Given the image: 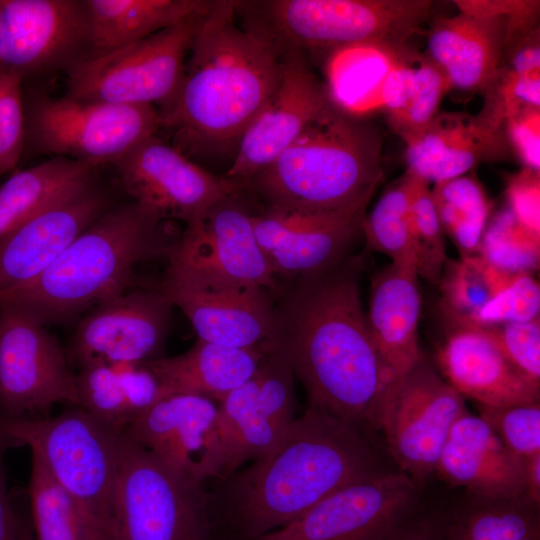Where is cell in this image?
<instances>
[{
  "instance_id": "cell-1",
  "label": "cell",
  "mask_w": 540,
  "mask_h": 540,
  "mask_svg": "<svg viewBox=\"0 0 540 540\" xmlns=\"http://www.w3.org/2000/svg\"><path fill=\"white\" fill-rule=\"evenodd\" d=\"M290 280L276 295L267 343L289 362L310 406L379 431L382 379L363 310L358 262Z\"/></svg>"
},
{
  "instance_id": "cell-2",
  "label": "cell",
  "mask_w": 540,
  "mask_h": 540,
  "mask_svg": "<svg viewBox=\"0 0 540 540\" xmlns=\"http://www.w3.org/2000/svg\"><path fill=\"white\" fill-rule=\"evenodd\" d=\"M279 78L280 55L238 26L234 1H215L193 41L177 89L157 108L159 132H166L172 140L168 142L190 159L234 156Z\"/></svg>"
},
{
  "instance_id": "cell-3",
  "label": "cell",
  "mask_w": 540,
  "mask_h": 540,
  "mask_svg": "<svg viewBox=\"0 0 540 540\" xmlns=\"http://www.w3.org/2000/svg\"><path fill=\"white\" fill-rule=\"evenodd\" d=\"M381 471L366 432L309 405L275 448L225 478L221 496L240 533L254 540Z\"/></svg>"
},
{
  "instance_id": "cell-4",
  "label": "cell",
  "mask_w": 540,
  "mask_h": 540,
  "mask_svg": "<svg viewBox=\"0 0 540 540\" xmlns=\"http://www.w3.org/2000/svg\"><path fill=\"white\" fill-rule=\"evenodd\" d=\"M383 141L368 119L330 103L268 167L248 181L264 208L310 214L366 212L383 169Z\"/></svg>"
},
{
  "instance_id": "cell-5",
  "label": "cell",
  "mask_w": 540,
  "mask_h": 540,
  "mask_svg": "<svg viewBox=\"0 0 540 540\" xmlns=\"http://www.w3.org/2000/svg\"><path fill=\"white\" fill-rule=\"evenodd\" d=\"M164 222L132 202L103 213L38 277L0 294L44 325L127 290L142 261L168 255Z\"/></svg>"
},
{
  "instance_id": "cell-6",
  "label": "cell",
  "mask_w": 540,
  "mask_h": 540,
  "mask_svg": "<svg viewBox=\"0 0 540 540\" xmlns=\"http://www.w3.org/2000/svg\"><path fill=\"white\" fill-rule=\"evenodd\" d=\"M430 0L234 1L242 27L279 55L360 43L409 44L432 19Z\"/></svg>"
},
{
  "instance_id": "cell-7",
  "label": "cell",
  "mask_w": 540,
  "mask_h": 540,
  "mask_svg": "<svg viewBox=\"0 0 540 540\" xmlns=\"http://www.w3.org/2000/svg\"><path fill=\"white\" fill-rule=\"evenodd\" d=\"M0 435L30 447L78 506L98 540H115L113 505L121 432L73 406L56 416H0Z\"/></svg>"
},
{
  "instance_id": "cell-8",
  "label": "cell",
  "mask_w": 540,
  "mask_h": 540,
  "mask_svg": "<svg viewBox=\"0 0 540 540\" xmlns=\"http://www.w3.org/2000/svg\"><path fill=\"white\" fill-rule=\"evenodd\" d=\"M210 504L204 484L179 474L123 434L114 491L115 540H209Z\"/></svg>"
},
{
  "instance_id": "cell-9",
  "label": "cell",
  "mask_w": 540,
  "mask_h": 540,
  "mask_svg": "<svg viewBox=\"0 0 540 540\" xmlns=\"http://www.w3.org/2000/svg\"><path fill=\"white\" fill-rule=\"evenodd\" d=\"M208 12L76 62L67 70L65 95L86 102L161 106L177 89L193 41Z\"/></svg>"
},
{
  "instance_id": "cell-10",
  "label": "cell",
  "mask_w": 540,
  "mask_h": 540,
  "mask_svg": "<svg viewBox=\"0 0 540 540\" xmlns=\"http://www.w3.org/2000/svg\"><path fill=\"white\" fill-rule=\"evenodd\" d=\"M159 132L152 105L86 102L64 95L36 96L25 116V136L39 152L92 167L115 164Z\"/></svg>"
},
{
  "instance_id": "cell-11",
  "label": "cell",
  "mask_w": 540,
  "mask_h": 540,
  "mask_svg": "<svg viewBox=\"0 0 540 540\" xmlns=\"http://www.w3.org/2000/svg\"><path fill=\"white\" fill-rule=\"evenodd\" d=\"M78 405L76 374L58 341L24 310L0 303V416L36 417Z\"/></svg>"
},
{
  "instance_id": "cell-12",
  "label": "cell",
  "mask_w": 540,
  "mask_h": 540,
  "mask_svg": "<svg viewBox=\"0 0 540 540\" xmlns=\"http://www.w3.org/2000/svg\"><path fill=\"white\" fill-rule=\"evenodd\" d=\"M467 412L464 398L421 356L380 419L398 470L420 487L436 473L453 425Z\"/></svg>"
},
{
  "instance_id": "cell-13",
  "label": "cell",
  "mask_w": 540,
  "mask_h": 540,
  "mask_svg": "<svg viewBox=\"0 0 540 540\" xmlns=\"http://www.w3.org/2000/svg\"><path fill=\"white\" fill-rule=\"evenodd\" d=\"M418 495L419 487L406 474L383 470L254 540H383L415 515Z\"/></svg>"
},
{
  "instance_id": "cell-14",
  "label": "cell",
  "mask_w": 540,
  "mask_h": 540,
  "mask_svg": "<svg viewBox=\"0 0 540 540\" xmlns=\"http://www.w3.org/2000/svg\"><path fill=\"white\" fill-rule=\"evenodd\" d=\"M114 166L133 202L162 221L187 225L218 201L241 195L235 184L204 170L158 134L136 145Z\"/></svg>"
},
{
  "instance_id": "cell-15",
  "label": "cell",
  "mask_w": 540,
  "mask_h": 540,
  "mask_svg": "<svg viewBox=\"0 0 540 540\" xmlns=\"http://www.w3.org/2000/svg\"><path fill=\"white\" fill-rule=\"evenodd\" d=\"M122 433L190 480L204 484L210 478L226 476L218 405L210 398L166 394Z\"/></svg>"
},
{
  "instance_id": "cell-16",
  "label": "cell",
  "mask_w": 540,
  "mask_h": 540,
  "mask_svg": "<svg viewBox=\"0 0 540 540\" xmlns=\"http://www.w3.org/2000/svg\"><path fill=\"white\" fill-rule=\"evenodd\" d=\"M158 289L184 313L198 339L252 348L264 344L272 334L276 296L265 289L171 265Z\"/></svg>"
},
{
  "instance_id": "cell-17",
  "label": "cell",
  "mask_w": 540,
  "mask_h": 540,
  "mask_svg": "<svg viewBox=\"0 0 540 540\" xmlns=\"http://www.w3.org/2000/svg\"><path fill=\"white\" fill-rule=\"evenodd\" d=\"M241 196L218 201L187 224L168 252V265L265 289L276 296L282 285L258 244L252 211Z\"/></svg>"
},
{
  "instance_id": "cell-18",
  "label": "cell",
  "mask_w": 540,
  "mask_h": 540,
  "mask_svg": "<svg viewBox=\"0 0 540 540\" xmlns=\"http://www.w3.org/2000/svg\"><path fill=\"white\" fill-rule=\"evenodd\" d=\"M294 401V373L275 350L265 354L247 381L217 401L227 455L225 478L279 444L295 420Z\"/></svg>"
},
{
  "instance_id": "cell-19",
  "label": "cell",
  "mask_w": 540,
  "mask_h": 540,
  "mask_svg": "<svg viewBox=\"0 0 540 540\" xmlns=\"http://www.w3.org/2000/svg\"><path fill=\"white\" fill-rule=\"evenodd\" d=\"M323 82L300 51L280 54L278 85L244 132L223 177L242 187L268 167L330 104Z\"/></svg>"
},
{
  "instance_id": "cell-20",
  "label": "cell",
  "mask_w": 540,
  "mask_h": 540,
  "mask_svg": "<svg viewBox=\"0 0 540 540\" xmlns=\"http://www.w3.org/2000/svg\"><path fill=\"white\" fill-rule=\"evenodd\" d=\"M86 1L0 0V64L18 71L68 70L89 54Z\"/></svg>"
},
{
  "instance_id": "cell-21",
  "label": "cell",
  "mask_w": 540,
  "mask_h": 540,
  "mask_svg": "<svg viewBox=\"0 0 540 540\" xmlns=\"http://www.w3.org/2000/svg\"><path fill=\"white\" fill-rule=\"evenodd\" d=\"M173 306L156 290L123 291L90 308L72 341L80 367L141 364L158 358Z\"/></svg>"
},
{
  "instance_id": "cell-22",
  "label": "cell",
  "mask_w": 540,
  "mask_h": 540,
  "mask_svg": "<svg viewBox=\"0 0 540 540\" xmlns=\"http://www.w3.org/2000/svg\"><path fill=\"white\" fill-rule=\"evenodd\" d=\"M366 212L310 214L263 208L252 212L258 244L279 281L328 269L342 260L361 234Z\"/></svg>"
},
{
  "instance_id": "cell-23",
  "label": "cell",
  "mask_w": 540,
  "mask_h": 540,
  "mask_svg": "<svg viewBox=\"0 0 540 540\" xmlns=\"http://www.w3.org/2000/svg\"><path fill=\"white\" fill-rule=\"evenodd\" d=\"M401 139L406 171L431 185L514 156L505 126L466 112H439L425 127Z\"/></svg>"
},
{
  "instance_id": "cell-24",
  "label": "cell",
  "mask_w": 540,
  "mask_h": 540,
  "mask_svg": "<svg viewBox=\"0 0 540 540\" xmlns=\"http://www.w3.org/2000/svg\"><path fill=\"white\" fill-rule=\"evenodd\" d=\"M417 278L413 267L391 263L372 279L366 316L381 370L380 419L422 356L418 345L421 298Z\"/></svg>"
},
{
  "instance_id": "cell-25",
  "label": "cell",
  "mask_w": 540,
  "mask_h": 540,
  "mask_svg": "<svg viewBox=\"0 0 540 540\" xmlns=\"http://www.w3.org/2000/svg\"><path fill=\"white\" fill-rule=\"evenodd\" d=\"M105 208L106 197L91 184L43 209L3 238L0 294L38 277Z\"/></svg>"
},
{
  "instance_id": "cell-26",
  "label": "cell",
  "mask_w": 540,
  "mask_h": 540,
  "mask_svg": "<svg viewBox=\"0 0 540 540\" xmlns=\"http://www.w3.org/2000/svg\"><path fill=\"white\" fill-rule=\"evenodd\" d=\"M437 353L443 378L478 406L540 402V385L526 379L505 357L488 331L453 322Z\"/></svg>"
},
{
  "instance_id": "cell-27",
  "label": "cell",
  "mask_w": 540,
  "mask_h": 540,
  "mask_svg": "<svg viewBox=\"0 0 540 540\" xmlns=\"http://www.w3.org/2000/svg\"><path fill=\"white\" fill-rule=\"evenodd\" d=\"M436 473L478 497L525 495L523 460L503 444L481 417L469 412L453 425Z\"/></svg>"
},
{
  "instance_id": "cell-28",
  "label": "cell",
  "mask_w": 540,
  "mask_h": 540,
  "mask_svg": "<svg viewBox=\"0 0 540 540\" xmlns=\"http://www.w3.org/2000/svg\"><path fill=\"white\" fill-rule=\"evenodd\" d=\"M431 20L426 56L442 71L450 89L483 93L501 64L506 18L458 12Z\"/></svg>"
},
{
  "instance_id": "cell-29",
  "label": "cell",
  "mask_w": 540,
  "mask_h": 540,
  "mask_svg": "<svg viewBox=\"0 0 540 540\" xmlns=\"http://www.w3.org/2000/svg\"><path fill=\"white\" fill-rule=\"evenodd\" d=\"M268 345L237 348L198 339L185 353L144 364L160 383L162 396L194 394L220 400L247 381L259 367Z\"/></svg>"
},
{
  "instance_id": "cell-30",
  "label": "cell",
  "mask_w": 540,
  "mask_h": 540,
  "mask_svg": "<svg viewBox=\"0 0 540 540\" xmlns=\"http://www.w3.org/2000/svg\"><path fill=\"white\" fill-rule=\"evenodd\" d=\"M76 389L78 407L121 433L162 397L159 381L144 363L84 365Z\"/></svg>"
},
{
  "instance_id": "cell-31",
  "label": "cell",
  "mask_w": 540,
  "mask_h": 540,
  "mask_svg": "<svg viewBox=\"0 0 540 540\" xmlns=\"http://www.w3.org/2000/svg\"><path fill=\"white\" fill-rule=\"evenodd\" d=\"M90 38L87 57L98 56L208 12L205 0H85Z\"/></svg>"
},
{
  "instance_id": "cell-32",
  "label": "cell",
  "mask_w": 540,
  "mask_h": 540,
  "mask_svg": "<svg viewBox=\"0 0 540 540\" xmlns=\"http://www.w3.org/2000/svg\"><path fill=\"white\" fill-rule=\"evenodd\" d=\"M407 45L360 43L329 51L324 85L332 105L362 119L383 111L385 81Z\"/></svg>"
},
{
  "instance_id": "cell-33",
  "label": "cell",
  "mask_w": 540,
  "mask_h": 540,
  "mask_svg": "<svg viewBox=\"0 0 540 540\" xmlns=\"http://www.w3.org/2000/svg\"><path fill=\"white\" fill-rule=\"evenodd\" d=\"M94 169L53 157L10 176L0 186V241L43 209L91 185Z\"/></svg>"
},
{
  "instance_id": "cell-34",
  "label": "cell",
  "mask_w": 540,
  "mask_h": 540,
  "mask_svg": "<svg viewBox=\"0 0 540 540\" xmlns=\"http://www.w3.org/2000/svg\"><path fill=\"white\" fill-rule=\"evenodd\" d=\"M440 540H540V505L526 495H471L446 519L436 520Z\"/></svg>"
},
{
  "instance_id": "cell-35",
  "label": "cell",
  "mask_w": 540,
  "mask_h": 540,
  "mask_svg": "<svg viewBox=\"0 0 540 540\" xmlns=\"http://www.w3.org/2000/svg\"><path fill=\"white\" fill-rule=\"evenodd\" d=\"M441 226L462 256L479 254L493 204L471 171L431 185Z\"/></svg>"
},
{
  "instance_id": "cell-36",
  "label": "cell",
  "mask_w": 540,
  "mask_h": 540,
  "mask_svg": "<svg viewBox=\"0 0 540 540\" xmlns=\"http://www.w3.org/2000/svg\"><path fill=\"white\" fill-rule=\"evenodd\" d=\"M411 194L412 176L405 171L386 188L371 211L365 214L361 234L368 251L382 253L392 263L416 270Z\"/></svg>"
},
{
  "instance_id": "cell-37",
  "label": "cell",
  "mask_w": 540,
  "mask_h": 540,
  "mask_svg": "<svg viewBox=\"0 0 540 540\" xmlns=\"http://www.w3.org/2000/svg\"><path fill=\"white\" fill-rule=\"evenodd\" d=\"M515 275L503 272L480 254L447 260L438 285L453 322L468 323Z\"/></svg>"
},
{
  "instance_id": "cell-38",
  "label": "cell",
  "mask_w": 540,
  "mask_h": 540,
  "mask_svg": "<svg viewBox=\"0 0 540 540\" xmlns=\"http://www.w3.org/2000/svg\"><path fill=\"white\" fill-rule=\"evenodd\" d=\"M28 492L34 540H98L72 498L34 455Z\"/></svg>"
},
{
  "instance_id": "cell-39",
  "label": "cell",
  "mask_w": 540,
  "mask_h": 540,
  "mask_svg": "<svg viewBox=\"0 0 540 540\" xmlns=\"http://www.w3.org/2000/svg\"><path fill=\"white\" fill-rule=\"evenodd\" d=\"M479 254L503 272L533 274L539 266L540 234L523 226L505 209L488 221Z\"/></svg>"
},
{
  "instance_id": "cell-40",
  "label": "cell",
  "mask_w": 540,
  "mask_h": 540,
  "mask_svg": "<svg viewBox=\"0 0 540 540\" xmlns=\"http://www.w3.org/2000/svg\"><path fill=\"white\" fill-rule=\"evenodd\" d=\"M411 176V219L416 271L418 276L438 284L448 260L445 233L432 198L431 184Z\"/></svg>"
},
{
  "instance_id": "cell-41",
  "label": "cell",
  "mask_w": 540,
  "mask_h": 540,
  "mask_svg": "<svg viewBox=\"0 0 540 540\" xmlns=\"http://www.w3.org/2000/svg\"><path fill=\"white\" fill-rule=\"evenodd\" d=\"M449 90L442 71L425 53L416 50L407 103L389 126L399 137L422 129L440 112L441 101Z\"/></svg>"
},
{
  "instance_id": "cell-42",
  "label": "cell",
  "mask_w": 540,
  "mask_h": 540,
  "mask_svg": "<svg viewBox=\"0 0 540 540\" xmlns=\"http://www.w3.org/2000/svg\"><path fill=\"white\" fill-rule=\"evenodd\" d=\"M478 409L479 417L514 455L525 460L540 453V402Z\"/></svg>"
},
{
  "instance_id": "cell-43",
  "label": "cell",
  "mask_w": 540,
  "mask_h": 540,
  "mask_svg": "<svg viewBox=\"0 0 540 540\" xmlns=\"http://www.w3.org/2000/svg\"><path fill=\"white\" fill-rule=\"evenodd\" d=\"M22 75L0 64V177L17 165L25 141Z\"/></svg>"
},
{
  "instance_id": "cell-44",
  "label": "cell",
  "mask_w": 540,
  "mask_h": 540,
  "mask_svg": "<svg viewBox=\"0 0 540 540\" xmlns=\"http://www.w3.org/2000/svg\"><path fill=\"white\" fill-rule=\"evenodd\" d=\"M539 312V283L532 274L523 273L515 275L468 323L490 326L527 322L538 319Z\"/></svg>"
},
{
  "instance_id": "cell-45",
  "label": "cell",
  "mask_w": 540,
  "mask_h": 540,
  "mask_svg": "<svg viewBox=\"0 0 540 540\" xmlns=\"http://www.w3.org/2000/svg\"><path fill=\"white\" fill-rule=\"evenodd\" d=\"M492 336L508 361L529 381L540 385V322L482 326Z\"/></svg>"
},
{
  "instance_id": "cell-46",
  "label": "cell",
  "mask_w": 540,
  "mask_h": 540,
  "mask_svg": "<svg viewBox=\"0 0 540 540\" xmlns=\"http://www.w3.org/2000/svg\"><path fill=\"white\" fill-rule=\"evenodd\" d=\"M505 195L514 217L529 230L540 234V172L522 167L509 175Z\"/></svg>"
},
{
  "instance_id": "cell-47",
  "label": "cell",
  "mask_w": 540,
  "mask_h": 540,
  "mask_svg": "<svg viewBox=\"0 0 540 540\" xmlns=\"http://www.w3.org/2000/svg\"><path fill=\"white\" fill-rule=\"evenodd\" d=\"M505 130L522 167L540 171V108L525 107L510 114L505 120Z\"/></svg>"
},
{
  "instance_id": "cell-48",
  "label": "cell",
  "mask_w": 540,
  "mask_h": 540,
  "mask_svg": "<svg viewBox=\"0 0 540 540\" xmlns=\"http://www.w3.org/2000/svg\"><path fill=\"white\" fill-rule=\"evenodd\" d=\"M458 11L481 18L510 17L539 8V1L530 0H455Z\"/></svg>"
},
{
  "instance_id": "cell-49",
  "label": "cell",
  "mask_w": 540,
  "mask_h": 540,
  "mask_svg": "<svg viewBox=\"0 0 540 540\" xmlns=\"http://www.w3.org/2000/svg\"><path fill=\"white\" fill-rule=\"evenodd\" d=\"M13 445L10 439L0 435V540H15L16 537L18 516L9 501L4 464V452Z\"/></svg>"
},
{
  "instance_id": "cell-50",
  "label": "cell",
  "mask_w": 540,
  "mask_h": 540,
  "mask_svg": "<svg viewBox=\"0 0 540 540\" xmlns=\"http://www.w3.org/2000/svg\"><path fill=\"white\" fill-rule=\"evenodd\" d=\"M383 540H440L436 520L415 515Z\"/></svg>"
},
{
  "instance_id": "cell-51",
  "label": "cell",
  "mask_w": 540,
  "mask_h": 540,
  "mask_svg": "<svg viewBox=\"0 0 540 540\" xmlns=\"http://www.w3.org/2000/svg\"><path fill=\"white\" fill-rule=\"evenodd\" d=\"M524 462L525 495L535 504L540 505V453Z\"/></svg>"
},
{
  "instance_id": "cell-52",
  "label": "cell",
  "mask_w": 540,
  "mask_h": 540,
  "mask_svg": "<svg viewBox=\"0 0 540 540\" xmlns=\"http://www.w3.org/2000/svg\"><path fill=\"white\" fill-rule=\"evenodd\" d=\"M15 540H34L29 527L18 517Z\"/></svg>"
}]
</instances>
